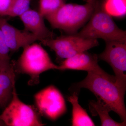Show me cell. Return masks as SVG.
<instances>
[{
  "instance_id": "cell-1",
  "label": "cell",
  "mask_w": 126,
  "mask_h": 126,
  "mask_svg": "<svg viewBox=\"0 0 126 126\" xmlns=\"http://www.w3.org/2000/svg\"><path fill=\"white\" fill-rule=\"evenodd\" d=\"M76 88H85L92 92L97 99L103 102L111 111L117 113L122 121L126 122V110L124 104L126 89L116 83L114 76H104L88 72L83 80L75 84Z\"/></svg>"
},
{
  "instance_id": "cell-2",
  "label": "cell",
  "mask_w": 126,
  "mask_h": 126,
  "mask_svg": "<svg viewBox=\"0 0 126 126\" xmlns=\"http://www.w3.org/2000/svg\"><path fill=\"white\" fill-rule=\"evenodd\" d=\"M74 34L85 39H101L105 42L126 41V31L117 25L111 16L104 9L99 0H95L94 12L88 23Z\"/></svg>"
},
{
  "instance_id": "cell-3",
  "label": "cell",
  "mask_w": 126,
  "mask_h": 126,
  "mask_svg": "<svg viewBox=\"0 0 126 126\" xmlns=\"http://www.w3.org/2000/svg\"><path fill=\"white\" fill-rule=\"evenodd\" d=\"M23 52L16 64V71L28 75L30 84L39 82L40 75L50 69H58L59 65L51 60L47 51L41 45L34 43L23 48Z\"/></svg>"
},
{
  "instance_id": "cell-4",
  "label": "cell",
  "mask_w": 126,
  "mask_h": 126,
  "mask_svg": "<svg viewBox=\"0 0 126 126\" xmlns=\"http://www.w3.org/2000/svg\"><path fill=\"white\" fill-rule=\"evenodd\" d=\"M5 126H44L40 114L33 106L27 105L18 97L15 86L13 88L11 100L0 115Z\"/></svg>"
},
{
  "instance_id": "cell-5",
  "label": "cell",
  "mask_w": 126,
  "mask_h": 126,
  "mask_svg": "<svg viewBox=\"0 0 126 126\" xmlns=\"http://www.w3.org/2000/svg\"><path fill=\"white\" fill-rule=\"evenodd\" d=\"M41 41L53 50L57 57L64 59L99 45L97 39L83 38L75 34L63 35Z\"/></svg>"
},
{
  "instance_id": "cell-6",
  "label": "cell",
  "mask_w": 126,
  "mask_h": 126,
  "mask_svg": "<svg viewBox=\"0 0 126 126\" xmlns=\"http://www.w3.org/2000/svg\"><path fill=\"white\" fill-rule=\"evenodd\" d=\"M104 50L98 58L108 63L115 73L116 83L126 89V41H106Z\"/></svg>"
},
{
  "instance_id": "cell-7",
  "label": "cell",
  "mask_w": 126,
  "mask_h": 126,
  "mask_svg": "<svg viewBox=\"0 0 126 126\" xmlns=\"http://www.w3.org/2000/svg\"><path fill=\"white\" fill-rule=\"evenodd\" d=\"M34 100L40 115L51 120L58 119L67 111L63 95L54 86H48L37 93Z\"/></svg>"
},
{
  "instance_id": "cell-8",
  "label": "cell",
  "mask_w": 126,
  "mask_h": 126,
  "mask_svg": "<svg viewBox=\"0 0 126 126\" xmlns=\"http://www.w3.org/2000/svg\"><path fill=\"white\" fill-rule=\"evenodd\" d=\"M97 55L92 54L87 51L79 53L65 59L59 65L58 70H83L104 76H110L98 65Z\"/></svg>"
},
{
  "instance_id": "cell-9",
  "label": "cell",
  "mask_w": 126,
  "mask_h": 126,
  "mask_svg": "<svg viewBox=\"0 0 126 126\" xmlns=\"http://www.w3.org/2000/svg\"><path fill=\"white\" fill-rule=\"evenodd\" d=\"M0 27L10 52H15L39 40L31 33L20 30L12 25L3 17H0Z\"/></svg>"
},
{
  "instance_id": "cell-10",
  "label": "cell",
  "mask_w": 126,
  "mask_h": 126,
  "mask_svg": "<svg viewBox=\"0 0 126 126\" xmlns=\"http://www.w3.org/2000/svg\"><path fill=\"white\" fill-rule=\"evenodd\" d=\"M15 69L10 60L0 59V108L4 109L11 100L15 86Z\"/></svg>"
},
{
  "instance_id": "cell-11",
  "label": "cell",
  "mask_w": 126,
  "mask_h": 126,
  "mask_svg": "<svg viewBox=\"0 0 126 126\" xmlns=\"http://www.w3.org/2000/svg\"><path fill=\"white\" fill-rule=\"evenodd\" d=\"M19 17L24 30L33 34L39 40L53 38V34L46 25L44 17L39 11L30 9Z\"/></svg>"
},
{
  "instance_id": "cell-12",
  "label": "cell",
  "mask_w": 126,
  "mask_h": 126,
  "mask_svg": "<svg viewBox=\"0 0 126 126\" xmlns=\"http://www.w3.org/2000/svg\"><path fill=\"white\" fill-rule=\"evenodd\" d=\"M95 5V0L83 5L74 4L70 19L64 31L70 35L77 33L90 19L94 12Z\"/></svg>"
},
{
  "instance_id": "cell-13",
  "label": "cell",
  "mask_w": 126,
  "mask_h": 126,
  "mask_svg": "<svg viewBox=\"0 0 126 126\" xmlns=\"http://www.w3.org/2000/svg\"><path fill=\"white\" fill-rule=\"evenodd\" d=\"M73 3H64L59 9L45 18L53 28L64 31L74 6Z\"/></svg>"
},
{
  "instance_id": "cell-14",
  "label": "cell",
  "mask_w": 126,
  "mask_h": 126,
  "mask_svg": "<svg viewBox=\"0 0 126 126\" xmlns=\"http://www.w3.org/2000/svg\"><path fill=\"white\" fill-rule=\"evenodd\" d=\"M73 106L72 126H95L93 121L86 110L79 105L77 92H74L68 98Z\"/></svg>"
},
{
  "instance_id": "cell-15",
  "label": "cell",
  "mask_w": 126,
  "mask_h": 126,
  "mask_svg": "<svg viewBox=\"0 0 126 126\" xmlns=\"http://www.w3.org/2000/svg\"><path fill=\"white\" fill-rule=\"evenodd\" d=\"M90 112L93 116L98 115L101 119V126H126V122L118 123L113 120L109 115L111 111L106 104L100 99L91 101L89 103Z\"/></svg>"
},
{
  "instance_id": "cell-16",
  "label": "cell",
  "mask_w": 126,
  "mask_h": 126,
  "mask_svg": "<svg viewBox=\"0 0 126 126\" xmlns=\"http://www.w3.org/2000/svg\"><path fill=\"white\" fill-rule=\"evenodd\" d=\"M104 9L111 16H123L126 13V0H99Z\"/></svg>"
},
{
  "instance_id": "cell-17",
  "label": "cell",
  "mask_w": 126,
  "mask_h": 126,
  "mask_svg": "<svg viewBox=\"0 0 126 126\" xmlns=\"http://www.w3.org/2000/svg\"><path fill=\"white\" fill-rule=\"evenodd\" d=\"M64 3V0H39V12L45 18L56 11Z\"/></svg>"
},
{
  "instance_id": "cell-18",
  "label": "cell",
  "mask_w": 126,
  "mask_h": 126,
  "mask_svg": "<svg viewBox=\"0 0 126 126\" xmlns=\"http://www.w3.org/2000/svg\"><path fill=\"white\" fill-rule=\"evenodd\" d=\"M31 0H12L7 16L15 17L23 15L30 8Z\"/></svg>"
},
{
  "instance_id": "cell-19",
  "label": "cell",
  "mask_w": 126,
  "mask_h": 126,
  "mask_svg": "<svg viewBox=\"0 0 126 126\" xmlns=\"http://www.w3.org/2000/svg\"><path fill=\"white\" fill-rule=\"evenodd\" d=\"M10 52L7 46L4 35L0 27V59L10 60L9 53Z\"/></svg>"
},
{
  "instance_id": "cell-20",
  "label": "cell",
  "mask_w": 126,
  "mask_h": 126,
  "mask_svg": "<svg viewBox=\"0 0 126 126\" xmlns=\"http://www.w3.org/2000/svg\"><path fill=\"white\" fill-rule=\"evenodd\" d=\"M12 0H0V17L7 16Z\"/></svg>"
},
{
  "instance_id": "cell-21",
  "label": "cell",
  "mask_w": 126,
  "mask_h": 126,
  "mask_svg": "<svg viewBox=\"0 0 126 126\" xmlns=\"http://www.w3.org/2000/svg\"><path fill=\"white\" fill-rule=\"evenodd\" d=\"M5 126L4 124L3 123V122L1 120L0 118V126Z\"/></svg>"
},
{
  "instance_id": "cell-22",
  "label": "cell",
  "mask_w": 126,
  "mask_h": 126,
  "mask_svg": "<svg viewBox=\"0 0 126 126\" xmlns=\"http://www.w3.org/2000/svg\"><path fill=\"white\" fill-rule=\"evenodd\" d=\"M93 0H86V2H90V1H92Z\"/></svg>"
}]
</instances>
